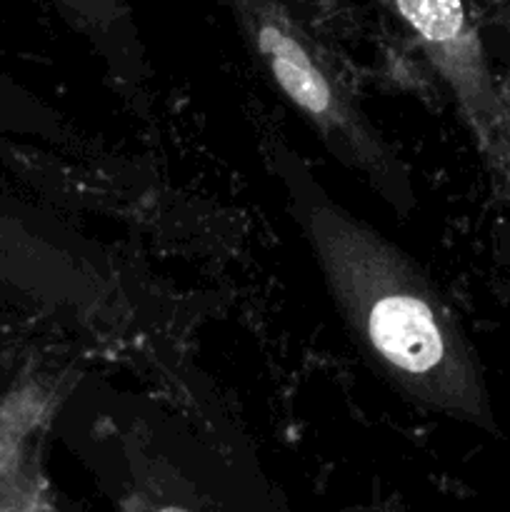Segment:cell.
Here are the masks:
<instances>
[{"instance_id":"277c9868","label":"cell","mask_w":510,"mask_h":512,"mask_svg":"<svg viewBox=\"0 0 510 512\" xmlns=\"http://www.w3.org/2000/svg\"><path fill=\"white\" fill-rule=\"evenodd\" d=\"M393 10L443 78L475 135L495 183L510 198V95L493 73L465 0H380Z\"/></svg>"},{"instance_id":"3957f363","label":"cell","mask_w":510,"mask_h":512,"mask_svg":"<svg viewBox=\"0 0 510 512\" xmlns=\"http://www.w3.org/2000/svg\"><path fill=\"white\" fill-rule=\"evenodd\" d=\"M0 298L105 330L123 328L133 315L110 268L3 190Z\"/></svg>"},{"instance_id":"7a4b0ae2","label":"cell","mask_w":510,"mask_h":512,"mask_svg":"<svg viewBox=\"0 0 510 512\" xmlns=\"http://www.w3.org/2000/svg\"><path fill=\"white\" fill-rule=\"evenodd\" d=\"M255 58L280 93L295 105L325 143L353 173L363 175L385 203L408 215L415 188L408 170L355 100L328 50L300 25L283 0H225Z\"/></svg>"},{"instance_id":"8992f818","label":"cell","mask_w":510,"mask_h":512,"mask_svg":"<svg viewBox=\"0 0 510 512\" xmlns=\"http://www.w3.org/2000/svg\"><path fill=\"white\" fill-rule=\"evenodd\" d=\"M498 28L500 38H503V63L505 70H508V83H505V90L510 95V0H498Z\"/></svg>"},{"instance_id":"6da1fadb","label":"cell","mask_w":510,"mask_h":512,"mask_svg":"<svg viewBox=\"0 0 510 512\" xmlns=\"http://www.w3.org/2000/svg\"><path fill=\"white\" fill-rule=\"evenodd\" d=\"M345 330L370 368L430 413L495 433L483 365L430 275L330 198L283 140L265 145Z\"/></svg>"},{"instance_id":"52a82bcc","label":"cell","mask_w":510,"mask_h":512,"mask_svg":"<svg viewBox=\"0 0 510 512\" xmlns=\"http://www.w3.org/2000/svg\"><path fill=\"white\" fill-rule=\"evenodd\" d=\"M10 125V108H8V90L0 85V130Z\"/></svg>"},{"instance_id":"5b68a950","label":"cell","mask_w":510,"mask_h":512,"mask_svg":"<svg viewBox=\"0 0 510 512\" xmlns=\"http://www.w3.org/2000/svg\"><path fill=\"white\" fill-rule=\"evenodd\" d=\"M70 25L88 33L93 43L110 58V63L133 73L135 30L128 0H53Z\"/></svg>"}]
</instances>
